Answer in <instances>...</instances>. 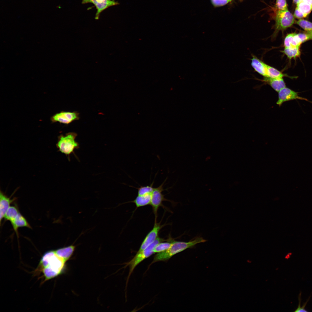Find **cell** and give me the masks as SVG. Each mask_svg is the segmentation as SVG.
<instances>
[{
	"mask_svg": "<svg viewBox=\"0 0 312 312\" xmlns=\"http://www.w3.org/2000/svg\"><path fill=\"white\" fill-rule=\"evenodd\" d=\"M66 262L59 257L54 250L46 252L42 257L39 267L47 281L55 278L64 270Z\"/></svg>",
	"mask_w": 312,
	"mask_h": 312,
	"instance_id": "obj_1",
	"label": "cell"
},
{
	"mask_svg": "<svg viewBox=\"0 0 312 312\" xmlns=\"http://www.w3.org/2000/svg\"><path fill=\"white\" fill-rule=\"evenodd\" d=\"M206 240L200 237H197L188 242L175 241L172 240L170 247L167 250L156 255L151 264L156 262L165 261L175 255L187 249L192 248L196 244L206 242Z\"/></svg>",
	"mask_w": 312,
	"mask_h": 312,
	"instance_id": "obj_2",
	"label": "cell"
},
{
	"mask_svg": "<svg viewBox=\"0 0 312 312\" xmlns=\"http://www.w3.org/2000/svg\"><path fill=\"white\" fill-rule=\"evenodd\" d=\"M77 134L74 132H70L60 135L58 137V140L56 144L58 151L65 154L69 161H70V155L73 153L76 157L74 151L75 149L79 148V144L75 139Z\"/></svg>",
	"mask_w": 312,
	"mask_h": 312,
	"instance_id": "obj_3",
	"label": "cell"
},
{
	"mask_svg": "<svg viewBox=\"0 0 312 312\" xmlns=\"http://www.w3.org/2000/svg\"><path fill=\"white\" fill-rule=\"evenodd\" d=\"M275 12L274 31L271 37L272 40L276 38L279 31H283L291 27L295 22L294 16L288 9Z\"/></svg>",
	"mask_w": 312,
	"mask_h": 312,
	"instance_id": "obj_4",
	"label": "cell"
},
{
	"mask_svg": "<svg viewBox=\"0 0 312 312\" xmlns=\"http://www.w3.org/2000/svg\"><path fill=\"white\" fill-rule=\"evenodd\" d=\"M165 241L166 240L164 239L158 237L153 242L144 250L140 252H137L133 258L126 263V266H128L129 268L127 282L135 267L142 261L154 253V249L158 244Z\"/></svg>",
	"mask_w": 312,
	"mask_h": 312,
	"instance_id": "obj_5",
	"label": "cell"
},
{
	"mask_svg": "<svg viewBox=\"0 0 312 312\" xmlns=\"http://www.w3.org/2000/svg\"><path fill=\"white\" fill-rule=\"evenodd\" d=\"M309 40V36L306 32L289 33L284 38L283 46L284 47H300L302 43Z\"/></svg>",
	"mask_w": 312,
	"mask_h": 312,
	"instance_id": "obj_6",
	"label": "cell"
},
{
	"mask_svg": "<svg viewBox=\"0 0 312 312\" xmlns=\"http://www.w3.org/2000/svg\"><path fill=\"white\" fill-rule=\"evenodd\" d=\"M166 179L159 186L154 188L152 193L150 205L152 207L153 211L155 216V220H156L157 212L159 207L163 206V202L169 200L165 198L164 195L162 193V192L165 190L163 188V185Z\"/></svg>",
	"mask_w": 312,
	"mask_h": 312,
	"instance_id": "obj_7",
	"label": "cell"
},
{
	"mask_svg": "<svg viewBox=\"0 0 312 312\" xmlns=\"http://www.w3.org/2000/svg\"><path fill=\"white\" fill-rule=\"evenodd\" d=\"M298 93V92L285 87L278 92V99L276 103L279 107H280L284 102L296 99L305 100L312 103L307 99L299 96Z\"/></svg>",
	"mask_w": 312,
	"mask_h": 312,
	"instance_id": "obj_8",
	"label": "cell"
},
{
	"mask_svg": "<svg viewBox=\"0 0 312 312\" xmlns=\"http://www.w3.org/2000/svg\"><path fill=\"white\" fill-rule=\"evenodd\" d=\"M79 113L77 112L62 111L53 115L51 119V121L53 122H58L68 125L75 120H79Z\"/></svg>",
	"mask_w": 312,
	"mask_h": 312,
	"instance_id": "obj_9",
	"label": "cell"
},
{
	"mask_svg": "<svg viewBox=\"0 0 312 312\" xmlns=\"http://www.w3.org/2000/svg\"><path fill=\"white\" fill-rule=\"evenodd\" d=\"M93 3L97 10L95 18L99 19L101 13L104 10L112 6L118 5L119 3L114 0H82V3Z\"/></svg>",
	"mask_w": 312,
	"mask_h": 312,
	"instance_id": "obj_10",
	"label": "cell"
},
{
	"mask_svg": "<svg viewBox=\"0 0 312 312\" xmlns=\"http://www.w3.org/2000/svg\"><path fill=\"white\" fill-rule=\"evenodd\" d=\"M164 226L161 225L160 223H157V220H155L153 229L146 235L138 252L143 250L155 241L158 237L160 230Z\"/></svg>",
	"mask_w": 312,
	"mask_h": 312,
	"instance_id": "obj_11",
	"label": "cell"
},
{
	"mask_svg": "<svg viewBox=\"0 0 312 312\" xmlns=\"http://www.w3.org/2000/svg\"><path fill=\"white\" fill-rule=\"evenodd\" d=\"M11 197H9L0 190V224L2 220L4 218L5 214L10 206V205L14 201L16 198L11 199Z\"/></svg>",
	"mask_w": 312,
	"mask_h": 312,
	"instance_id": "obj_12",
	"label": "cell"
},
{
	"mask_svg": "<svg viewBox=\"0 0 312 312\" xmlns=\"http://www.w3.org/2000/svg\"><path fill=\"white\" fill-rule=\"evenodd\" d=\"M251 65L255 71L264 77H267V64L254 55H252Z\"/></svg>",
	"mask_w": 312,
	"mask_h": 312,
	"instance_id": "obj_13",
	"label": "cell"
},
{
	"mask_svg": "<svg viewBox=\"0 0 312 312\" xmlns=\"http://www.w3.org/2000/svg\"><path fill=\"white\" fill-rule=\"evenodd\" d=\"M261 80L264 83L270 86L274 90L278 92L286 87L285 83L283 78L276 79L264 77L263 79Z\"/></svg>",
	"mask_w": 312,
	"mask_h": 312,
	"instance_id": "obj_14",
	"label": "cell"
},
{
	"mask_svg": "<svg viewBox=\"0 0 312 312\" xmlns=\"http://www.w3.org/2000/svg\"><path fill=\"white\" fill-rule=\"evenodd\" d=\"M75 248L73 245H70L54 250L58 256L66 262L71 257Z\"/></svg>",
	"mask_w": 312,
	"mask_h": 312,
	"instance_id": "obj_15",
	"label": "cell"
},
{
	"mask_svg": "<svg viewBox=\"0 0 312 312\" xmlns=\"http://www.w3.org/2000/svg\"><path fill=\"white\" fill-rule=\"evenodd\" d=\"M14 231L18 235V229L20 227H27L31 228V227L25 218L19 212L14 220L11 223Z\"/></svg>",
	"mask_w": 312,
	"mask_h": 312,
	"instance_id": "obj_16",
	"label": "cell"
},
{
	"mask_svg": "<svg viewBox=\"0 0 312 312\" xmlns=\"http://www.w3.org/2000/svg\"><path fill=\"white\" fill-rule=\"evenodd\" d=\"M152 194L145 195H138L133 201L130 202L134 203L137 208L150 204Z\"/></svg>",
	"mask_w": 312,
	"mask_h": 312,
	"instance_id": "obj_17",
	"label": "cell"
},
{
	"mask_svg": "<svg viewBox=\"0 0 312 312\" xmlns=\"http://www.w3.org/2000/svg\"><path fill=\"white\" fill-rule=\"evenodd\" d=\"M300 47H284L283 50L281 52L287 56L290 60L292 59H295L299 57L301 55Z\"/></svg>",
	"mask_w": 312,
	"mask_h": 312,
	"instance_id": "obj_18",
	"label": "cell"
},
{
	"mask_svg": "<svg viewBox=\"0 0 312 312\" xmlns=\"http://www.w3.org/2000/svg\"><path fill=\"white\" fill-rule=\"evenodd\" d=\"M267 77L272 78H282L287 77L293 79L294 77H291L283 74L276 68L267 64Z\"/></svg>",
	"mask_w": 312,
	"mask_h": 312,
	"instance_id": "obj_19",
	"label": "cell"
},
{
	"mask_svg": "<svg viewBox=\"0 0 312 312\" xmlns=\"http://www.w3.org/2000/svg\"><path fill=\"white\" fill-rule=\"evenodd\" d=\"M19 212L16 206H10L6 211L4 218L11 223L14 220Z\"/></svg>",
	"mask_w": 312,
	"mask_h": 312,
	"instance_id": "obj_20",
	"label": "cell"
},
{
	"mask_svg": "<svg viewBox=\"0 0 312 312\" xmlns=\"http://www.w3.org/2000/svg\"><path fill=\"white\" fill-rule=\"evenodd\" d=\"M172 244V240L166 242H161L158 244L154 248L153 251L154 253H160L164 251L171 246Z\"/></svg>",
	"mask_w": 312,
	"mask_h": 312,
	"instance_id": "obj_21",
	"label": "cell"
},
{
	"mask_svg": "<svg viewBox=\"0 0 312 312\" xmlns=\"http://www.w3.org/2000/svg\"><path fill=\"white\" fill-rule=\"evenodd\" d=\"M297 8L307 17L312 10V7L308 4L301 1L297 4Z\"/></svg>",
	"mask_w": 312,
	"mask_h": 312,
	"instance_id": "obj_22",
	"label": "cell"
},
{
	"mask_svg": "<svg viewBox=\"0 0 312 312\" xmlns=\"http://www.w3.org/2000/svg\"><path fill=\"white\" fill-rule=\"evenodd\" d=\"M154 181L149 185L142 186L139 188H136L138 189V195L142 196L148 194H152L154 188L153 187Z\"/></svg>",
	"mask_w": 312,
	"mask_h": 312,
	"instance_id": "obj_23",
	"label": "cell"
},
{
	"mask_svg": "<svg viewBox=\"0 0 312 312\" xmlns=\"http://www.w3.org/2000/svg\"><path fill=\"white\" fill-rule=\"evenodd\" d=\"M296 23L306 32H310L312 31V23L310 21L300 19L296 21Z\"/></svg>",
	"mask_w": 312,
	"mask_h": 312,
	"instance_id": "obj_24",
	"label": "cell"
},
{
	"mask_svg": "<svg viewBox=\"0 0 312 312\" xmlns=\"http://www.w3.org/2000/svg\"><path fill=\"white\" fill-rule=\"evenodd\" d=\"M275 7L276 10H287L286 0H276Z\"/></svg>",
	"mask_w": 312,
	"mask_h": 312,
	"instance_id": "obj_25",
	"label": "cell"
},
{
	"mask_svg": "<svg viewBox=\"0 0 312 312\" xmlns=\"http://www.w3.org/2000/svg\"><path fill=\"white\" fill-rule=\"evenodd\" d=\"M213 5L215 7L224 5L230 1L229 0H211Z\"/></svg>",
	"mask_w": 312,
	"mask_h": 312,
	"instance_id": "obj_26",
	"label": "cell"
},
{
	"mask_svg": "<svg viewBox=\"0 0 312 312\" xmlns=\"http://www.w3.org/2000/svg\"><path fill=\"white\" fill-rule=\"evenodd\" d=\"M294 15L296 18L300 19L305 17L304 14L297 7L294 11Z\"/></svg>",
	"mask_w": 312,
	"mask_h": 312,
	"instance_id": "obj_27",
	"label": "cell"
},
{
	"mask_svg": "<svg viewBox=\"0 0 312 312\" xmlns=\"http://www.w3.org/2000/svg\"><path fill=\"white\" fill-rule=\"evenodd\" d=\"M310 296L309 298L307 300V301L306 302H305L304 303L303 305L302 306V307H301V306H300L299 307H298L294 311L295 312H308V311H307L305 309V306H306V305H307V302H308V301H309V299H310Z\"/></svg>",
	"mask_w": 312,
	"mask_h": 312,
	"instance_id": "obj_28",
	"label": "cell"
},
{
	"mask_svg": "<svg viewBox=\"0 0 312 312\" xmlns=\"http://www.w3.org/2000/svg\"><path fill=\"white\" fill-rule=\"evenodd\" d=\"M302 1L306 3L312 7V0H302Z\"/></svg>",
	"mask_w": 312,
	"mask_h": 312,
	"instance_id": "obj_29",
	"label": "cell"
},
{
	"mask_svg": "<svg viewBox=\"0 0 312 312\" xmlns=\"http://www.w3.org/2000/svg\"><path fill=\"white\" fill-rule=\"evenodd\" d=\"M306 32L308 34L309 36L310 40H312V31L310 32Z\"/></svg>",
	"mask_w": 312,
	"mask_h": 312,
	"instance_id": "obj_30",
	"label": "cell"
},
{
	"mask_svg": "<svg viewBox=\"0 0 312 312\" xmlns=\"http://www.w3.org/2000/svg\"><path fill=\"white\" fill-rule=\"evenodd\" d=\"M294 2L296 5L301 1L302 0H293Z\"/></svg>",
	"mask_w": 312,
	"mask_h": 312,
	"instance_id": "obj_31",
	"label": "cell"
},
{
	"mask_svg": "<svg viewBox=\"0 0 312 312\" xmlns=\"http://www.w3.org/2000/svg\"><path fill=\"white\" fill-rule=\"evenodd\" d=\"M247 262L248 263H251V261L249 260H247Z\"/></svg>",
	"mask_w": 312,
	"mask_h": 312,
	"instance_id": "obj_32",
	"label": "cell"
},
{
	"mask_svg": "<svg viewBox=\"0 0 312 312\" xmlns=\"http://www.w3.org/2000/svg\"><path fill=\"white\" fill-rule=\"evenodd\" d=\"M230 2L233 0H229Z\"/></svg>",
	"mask_w": 312,
	"mask_h": 312,
	"instance_id": "obj_33",
	"label": "cell"
}]
</instances>
